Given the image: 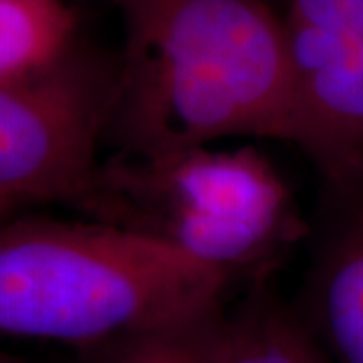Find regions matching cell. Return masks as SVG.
<instances>
[{"label": "cell", "instance_id": "9c48e42d", "mask_svg": "<svg viewBox=\"0 0 363 363\" xmlns=\"http://www.w3.org/2000/svg\"><path fill=\"white\" fill-rule=\"evenodd\" d=\"M283 26L297 83L337 49L363 39V0H289Z\"/></svg>", "mask_w": 363, "mask_h": 363}, {"label": "cell", "instance_id": "5b68a950", "mask_svg": "<svg viewBox=\"0 0 363 363\" xmlns=\"http://www.w3.org/2000/svg\"><path fill=\"white\" fill-rule=\"evenodd\" d=\"M293 309L329 363H363V164L323 180Z\"/></svg>", "mask_w": 363, "mask_h": 363}, {"label": "cell", "instance_id": "ba28073f", "mask_svg": "<svg viewBox=\"0 0 363 363\" xmlns=\"http://www.w3.org/2000/svg\"><path fill=\"white\" fill-rule=\"evenodd\" d=\"M75 28L65 0H0V79L55 65L73 47Z\"/></svg>", "mask_w": 363, "mask_h": 363}, {"label": "cell", "instance_id": "8992f818", "mask_svg": "<svg viewBox=\"0 0 363 363\" xmlns=\"http://www.w3.org/2000/svg\"><path fill=\"white\" fill-rule=\"evenodd\" d=\"M333 180L363 164V39L347 43L295 83V138Z\"/></svg>", "mask_w": 363, "mask_h": 363}, {"label": "cell", "instance_id": "52a82bcc", "mask_svg": "<svg viewBox=\"0 0 363 363\" xmlns=\"http://www.w3.org/2000/svg\"><path fill=\"white\" fill-rule=\"evenodd\" d=\"M234 305H222L206 325L208 363H329L291 303L269 285L248 281Z\"/></svg>", "mask_w": 363, "mask_h": 363}, {"label": "cell", "instance_id": "30bf717a", "mask_svg": "<svg viewBox=\"0 0 363 363\" xmlns=\"http://www.w3.org/2000/svg\"><path fill=\"white\" fill-rule=\"evenodd\" d=\"M214 311L83 347L75 363H208L206 325Z\"/></svg>", "mask_w": 363, "mask_h": 363}, {"label": "cell", "instance_id": "277c9868", "mask_svg": "<svg viewBox=\"0 0 363 363\" xmlns=\"http://www.w3.org/2000/svg\"><path fill=\"white\" fill-rule=\"evenodd\" d=\"M116 61L69 51L49 69L0 79V202L75 208L99 166Z\"/></svg>", "mask_w": 363, "mask_h": 363}, {"label": "cell", "instance_id": "8fae6325", "mask_svg": "<svg viewBox=\"0 0 363 363\" xmlns=\"http://www.w3.org/2000/svg\"><path fill=\"white\" fill-rule=\"evenodd\" d=\"M0 363H26L25 359L21 357H14V355H9V353H2L0 351Z\"/></svg>", "mask_w": 363, "mask_h": 363}, {"label": "cell", "instance_id": "6da1fadb", "mask_svg": "<svg viewBox=\"0 0 363 363\" xmlns=\"http://www.w3.org/2000/svg\"><path fill=\"white\" fill-rule=\"evenodd\" d=\"M125 43L105 142L152 156L228 138L293 143L295 73L267 0H111Z\"/></svg>", "mask_w": 363, "mask_h": 363}, {"label": "cell", "instance_id": "7c38bea8", "mask_svg": "<svg viewBox=\"0 0 363 363\" xmlns=\"http://www.w3.org/2000/svg\"><path fill=\"white\" fill-rule=\"evenodd\" d=\"M14 210H16V208L11 206V204H4V202H0V220H2V218H6V216H11Z\"/></svg>", "mask_w": 363, "mask_h": 363}, {"label": "cell", "instance_id": "3957f363", "mask_svg": "<svg viewBox=\"0 0 363 363\" xmlns=\"http://www.w3.org/2000/svg\"><path fill=\"white\" fill-rule=\"evenodd\" d=\"M75 208L236 281L269 277L309 230L285 180L252 145H194L152 156L116 152L99 162Z\"/></svg>", "mask_w": 363, "mask_h": 363}, {"label": "cell", "instance_id": "7a4b0ae2", "mask_svg": "<svg viewBox=\"0 0 363 363\" xmlns=\"http://www.w3.org/2000/svg\"><path fill=\"white\" fill-rule=\"evenodd\" d=\"M236 279L113 224L16 220L0 228V335L83 350L202 317Z\"/></svg>", "mask_w": 363, "mask_h": 363}]
</instances>
